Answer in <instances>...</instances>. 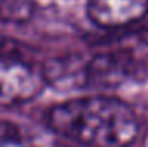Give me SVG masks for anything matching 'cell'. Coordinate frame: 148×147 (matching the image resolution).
<instances>
[{"instance_id": "cell-1", "label": "cell", "mask_w": 148, "mask_h": 147, "mask_svg": "<svg viewBox=\"0 0 148 147\" xmlns=\"http://www.w3.org/2000/svg\"><path fill=\"white\" fill-rule=\"evenodd\" d=\"M46 122L52 131L84 147H128L139 135L132 108L106 95L58 103L47 111Z\"/></svg>"}, {"instance_id": "cell-2", "label": "cell", "mask_w": 148, "mask_h": 147, "mask_svg": "<svg viewBox=\"0 0 148 147\" xmlns=\"http://www.w3.org/2000/svg\"><path fill=\"white\" fill-rule=\"evenodd\" d=\"M145 37H136V41L118 40L115 46L95 54L84 66V84L91 87H117L132 79L143 70L142 51L148 49V38L137 48Z\"/></svg>"}, {"instance_id": "cell-3", "label": "cell", "mask_w": 148, "mask_h": 147, "mask_svg": "<svg viewBox=\"0 0 148 147\" xmlns=\"http://www.w3.org/2000/svg\"><path fill=\"white\" fill-rule=\"evenodd\" d=\"M44 73L13 55L0 54V106H17L36 98L46 87Z\"/></svg>"}, {"instance_id": "cell-4", "label": "cell", "mask_w": 148, "mask_h": 147, "mask_svg": "<svg viewBox=\"0 0 148 147\" xmlns=\"http://www.w3.org/2000/svg\"><path fill=\"white\" fill-rule=\"evenodd\" d=\"M148 0H87V14L98 27L118 29L143 19Z\"/></svg>"}, {"instance_id": "cell-5", "label": "cell", "mask_w": 148, "mask_h": 147, "mask_svg": "<svg viewBox=\"0 0 148 147\" xmlns=\"http://www.w3.org/2000/svg\"><path fill=\"white\" fill-rule=\"evenodd\" d=\"M14 138H16L14 128L10 124H6V122L0 120V144H3L6 141H13Z\"/></svg>"}]
</instances>
